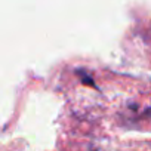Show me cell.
Masks as SVG:
<instances>
[{
  "label": "cell",
  "mask_w": 151,
  "mask_h": 151,
  "mask_svg": "<svg viewBox=\"0 0 151 151\" xmlns=\"http://www.w3.org/2000/svg\"><path fill=\"white\" fill-rule=\"evenodd\" d=\"M76 73H77V76L80 77V80H82V83H83V85H88V86H92V88H95V89H96V85H95L93 79L91 77V76H88V73H86L85 70H77Z\"/></svg>",
  "instance_id": "6da1fadb"
}]
</instances>
